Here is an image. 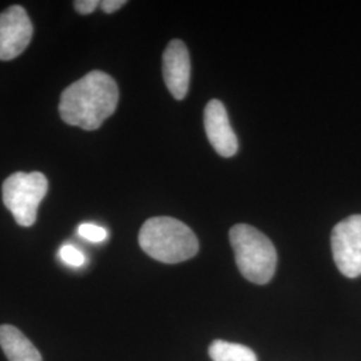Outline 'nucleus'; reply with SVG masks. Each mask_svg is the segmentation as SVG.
<instances>
[{
    "mask_svg": "<svg viewBox=\"0 0 361 361\" xmlns=\"http://www.w3.org/2000/svg\"><path fill=\"white\" fill-rule=\"evenodd\" d=\"M118 101L119 90L114 78L94 70L63 90L59 114L67 125L92 131L114 114Z\"/></svg>",
    "mask_w": 361,
    "mask_h": 361,
    "instance_id": "obj_1",
    "label": "nucleus"
},
{
    "mask_svg": "<svg viewBox=\"0 0 361 361\" xmlns=\"http://www.w3.org/2000/svg\"><path fill=\"white\" fill-rule=\"evenodd\" d=\"M143 252L164 264H178L198 253L200 244L193 231L171 217H154L143 224L140 235Z\"/></svg>",
    "mask_w": 361,
    "mask_h": 361,
    "instance_id": "obj_2",
    "label": "nucleus"
},
{
    "mask_svg": "<svg viewBox=\"0 0 361 361\" xmlns=\"http://www.w3.org/2000/svg\"><path fill=\"white\" fill-rule=\"evenodd\" d=\"M229 238L235 264L246 280L258 285L269 283L277 267V252L271 240L246 224L234 225Z\"/></svg>",
    "mask_w": 361,
    "mask_h": 361,
    "instance_id": "obj_3",
    "label": "nucleus"
},
{
    "mask_svg": "<svg viewBox=\"0 0 361 361\" xmlns=\"http://www.w3.org/2000/svg\"><path fill=\"white\" fill-rule=\"evenodd\" d=\"M49 190V180L39 173H15L3 183V202L20 226H32L38 207Z\"/></svg>",
    "mask_w": 361,
    "mask_h": 361,
    "instance_id": "obj_4",
    "label": "nucleus"
},
{
    "mask_svg": "<svg viewBox=\"0 0 361 361\" xmlns=\"http://www.w3.org/2000/svg\"><path fill=\"white\" fill-rule=\"evenodd\" d=\"M336 267L348 279L361 276V214L340 221L331 235Z\"/></svg>",
    "mask_w": 361,
    "mask_h": 361,
    "instance_id": "obj_5",
    "label": "nucleus"
},
{
    "mask_svg": "<svg viewBox=\"0 0 361 361\" xmlns=\"http://www.w3.org/2000/svg\"><path fill=\"white\" fill-rule=\"evenodd\" d=\"M34 34L32 23L22 6L0 13V61H13L26 50Z\"/></svg>",
    "mask_w": 361,
    "mask_h": 361,
    "instance_id": "obj_6",
    "label": "nucleus"
},
{
    "mask_svg": "<svg viewBox=\"0 0 361 361\" xmlns=\"http://www.w3.org/2000/svg\"><path fill=\"white\" fill-rule=\"evenodd\" d=\"M162 73L170 94L182 101L189 91L192 73L190 55L182 40L174 39L169 43L162 58Z\"/></svg>",
    "mask_w": 361,
    "mask_h": 361,
    "instance_id": "obj_7",
    "label": "nucleus"
},
{
    "mask_svg": "<svg viewBox=\"0 0 361 361\" xmlns=\"http://www.w3.org/2000/svg\"><path fill=\"white\" fill-rule=\"evenodd\" d=\"M204 122L207 140L221 157L229 158L237 153L238 141L222 102L213 99L207 104Z\"/></svg>",
    "mask_w": 361,
    "mask_h": 361,
    "instance_id": "obj_8",
    "label": "nucleus"
},
{
    "mask_svg": "<svg viewBox=\"0 0 361 361\" xmlns=\"http://www.w3.org/2000/svg\"><path fill=\"white\" fill-rule=\"evenodd\" d=\"M0 347L8 361H43L37 347L13 325L0 326Z\"/></svg>",
    "mask_w": 361,
    "mask_h": 361,
    "instance_id": "obj_9",
    "label": "nucleus"
},
{
    "mask_svg": "<svg viewBox=\"0 0 361 361\" xmlns=\"http://www.w3.org/2000/svg\"><path fill=\"white\" fill-rule=\"evenodd\" d=\"M209 356L213 361H258L249 347L225 340H214L209 347Z\"/></svg>",
    "mask_w": 361,
    "mask_h": 361,
    "instance_id": "obj_10",
    "label": "nucleus"
},
{
    "mask_svg": "<svg viewBox=\"0 0 361 361\" xmlns=\"http://www.w3.org/2000/svg\"><path fill=\"white\" fill-rule=\"evenodd\" d=\"M78 233L82 238H85L90 243H97V244L104 243L109 237V232L104 228L99 225H95V224H89V222L79 225Z\"/></svg>",
    "mask_w": 361,
    "mask_h": 361,
    "instance_id": "obj_11",
    "label": "nucleus"
},
{
    "mask_svg": "<svg viewBox=\"0 0 361 361\" xmlns=\"http://www.w3.org/2000/svg\"><path fill=\"white\" fill-rule=\"evenodd\" d=\"M59 257L65 262L66 265L73 267V268H79L82 265H85L86 257L85 255L75 247L74 245H63L59 250Z\"/></svg>",
    "mask_w": 361,
    "mask_h": 361,
    "instance_id": "obj_12",
    "label": "nucleus"
},
{
    "mask_svg": "<svg viewBox=\"0 0 361 361\" xmlns=\"http://www.w3.org/2000/svg\"><path fill=\"white\" fill-rule=\"evenodd\" d=\"M99 4L101 3L98 0H77V1H74V7H75L77 13L80 15H89L92 11H95V8Z\"/></svg>",
    "mask_w": 361,
    "mask_h": 361,
    "instance_id": "obj_13",
    "label": "nucleus"
},
{
    "mask_svg": "<svg viewBox=\"0 0 361 361\" xmlns=\"http://www.w3.org/2000/svg\"><path fill=\"white\" fill-rule=\"evenodd\" d=\"M126 4L125 0H104L101 1V8L104 10L106 13H113L118 11L119 8H122Z\"/></svg>",
    "mask_w": 361,
    "mask_h": 361,
    "instance_id": "obj_14",
    "label": "nucleus"
}]
</instances>
